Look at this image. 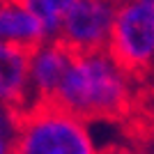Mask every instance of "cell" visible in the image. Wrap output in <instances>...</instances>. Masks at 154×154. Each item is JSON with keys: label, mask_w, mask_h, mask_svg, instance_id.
Segmentation results:
<instances>
[{"label": "cell", "mask_w": 154, "mask_h": 154, "mask_svg": "<svg viewBox=\"0 0 154 154\" xmlns=\"http://www.w3.org/2000/svg\"><path fill=\"white\" fill-rule=\"evenodd\" d=\"M14 154H101L88 122L55 101H39L21 110Z\"/></svg>", "instance_id": "cell-2"}, {"label": "cell", "mask_w": 154, "mask_h": 154, "mask_svg": "<svg viewBox=\"0 0 154 154\" xmlns=\"http://www.w3.org/2000/svg\"><path fill=\"white\" fill-rule=\"evenodd\" d=\"M76 53L69 46L55 39H46L30 51V88L35 103L53 101L62 85Z\"/></svg>", "instance_id": "cell-5"}, {"label": "cell", "mask_w": 154, "mask_h": 154, "mask_svg": "<svg viewBox=\"0 0 154 154\" xmlns=\"http://www.w3.org/2000/svg\"><path fill=\"white\" fill-rule=\"evenodd\" d=\"M46 39L48 35L42 21L21 0H0V42L32 51Z\"/></svg>", "instance_id": "cell-7"}, {"label": "cell", "mask_w": 154, "mask_h": 154, "mask_svg": "<svg viewBox=\"0 0 154 154\" xmlns=\"http://www.w3.org/2000/svg\"><path fill=\"white\" fill-rule=\"evenodd\" d=\"M120 2L122 0H78L64 14L58 39L74 53L108 48Z\"/></svg>", "instance_id": "cell-4"}, {"label": "cell", "mask_w": 154, "mask_h": 154, "mask_svg": "<svg viewBox=\"0 0 154 154\" xmlns=\"http://www.w3.org/2000/svg\"><path fill=\"white\" fill-rule=\"evenodd\" d=\"M44 26L48 39H55L62 26L64 14L76 5L78 0H21Z\"/></svg>", "instance_id": "cell-8"}, {"label": "cell", "mask_w": 154, "mask_h": 154, "mask_svg": "<svg viewBox=\"0 0 154 154\" xmlns=\"http://www.w3.org/2000/svg\"><path fill=\"white\" fill-rule=\"evenodd\" d=\"M138 2H145V5H149V7H154V0H138Z\"/></svg>", "instance_id": "cell-12"}, {"label": "cell", "mask_w": 154, "mask_h": 154, "mask_svg": "<svg viewBox=\"0 0 154 154\" xmlns=\"http://www.w3.org/2000/svg\"><path fill=\"white\" fill-rule=\"evenodd\" d=\"M138 152H140V154H154V131L143 138L140 147H138Z\"/></svg>", "instance_id": "cell-10"}, {"label": "cell", "mask_w": 154, "mask_h": 154, "mask_svg": "<svg viewBox=\"0 0 154 154\" xmlns=\"http://www.w3.org/2000/svg\"><path fill=\"white\" fill-rule=\"evenodd\" d=\"M108 51L134 76H145L154 67V7L138 0H122Z\"/></svg>", "instance_id": "cell-3"}, {"label": "cell", "mask_w": 154, "mask_h": 154, "mask_svg": "<svg viewBox=\"0 0 154 154\" xmlns=\"http://www.w3.org/2000/svg\"><path fill=\"white\" fill-rule=\"evenodd\" d=\"M134 78L108 48L76 53L53 101L85 122L117 120L134 103Z\"/></svg>", "instance_id": "cell-1"}, {"label": "cell", "mask_w": 154, "mask_h": 154, "mask_svg": "<svg viewBox=\"0 0 154 154\" xmlns=\"http://www.w3.org/2000/svg\"><path fill=\"white\" fill-rule=\"evenodd\" d=\"M101 154H140V152L131 147H110V149H103Z\"/></svg>", "instance_id": "cell-11"}, {"label": "cell", "mask_w": 154, "mask_h": 154, "mask_svg": "<svg viewBox=\"0 0 154 154\" xmlns=\"http://www.w3.org/2000/svg\"><path fill=\"white\" fill-rule=\"evenodd\" d=\"M19 117H21V110L0 106V138H16Z\"/></svg>", "instance_id": "cell-9"}, {"label": "cell", "mask_w": 154, "mask_h": 154, "mask_svg": "<svg viewBox=\"0 0 154 154\" xmlns=\"http://www.w3.org/2000/svg\"><path fill=\"white\" fill-rule=\"evenodd\" d=\"M32 103L30 48L0 42V106L26 110Z\"/></svg>", "instance_id": "cell-6"}]
</instances>
